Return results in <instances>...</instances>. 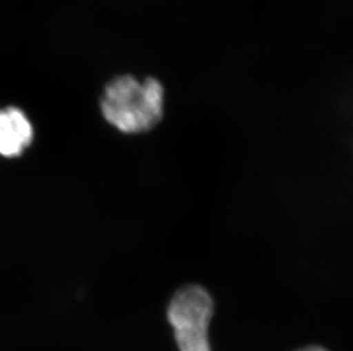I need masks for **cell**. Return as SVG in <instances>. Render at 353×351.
Instances as JSON below:
<instances>
[{"label":"cell","mask_w":353,"mask_h":351,"mask_svg":"<svg viewBox=\"0 0 353 351\" xmlns=\"http://www.w3.org/2000/svg\"><path fill=\"white\" fill-rule=\"evenodd\" d=\"M165 92L154 78L140 81L133 76H119L104 87L100 107L104 119L125 134L149 131L161 121Z\"/></svg>","instance_id":"6da1fadb"},{"label":"cell","mask_w":353,"mask_h":351,"mask_svg":"<svg viewBox=\"0 0 353 351\" xmlns=\"http://www.w3.org/2000/svg\"><path fill=\"white\" fill-rule=\"evenodd\" d=\"M213 312V299L200 285H187L174 295L167 316L179 350L212 351L208 328Z\"/></svg>","instance_id":"7a4b0ae2"},{"label":"cell","mask_w":353,"mask_h":351,"mask_svg":"<svg viewBox=\"0 0 353 351\" xmlns=\"http://www.w3.org/2000/svg\"><path fill=\"white\" fill-rule=\"evenodd\" d=\"M34 127L17 106L0 109V156L17 158L34 140Z\"/></svg>","instance_id":"3957f363"},{"label":"cell","mask_w":353,"mask_h":351,"mask_svg":"<svg viewBox=\"0 0 353 351\" xmlns=\"http://www.w3.org/2000/svg\"><path fill=\"white\" fill-rule=\"evenodd\" d=\"M297 351H327L326 349L321 348V347H307V348L300 349V350Z\"/></svg>","instance_id":"277c9868"}]
</instances>
